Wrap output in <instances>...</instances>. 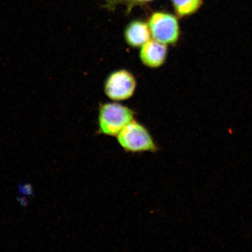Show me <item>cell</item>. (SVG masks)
I'll use <instances>...</instances> for the list:
<instances>
[{"label":"cell","instance_id":"6da1fadb","mask_svg":"<svg viewBox=\"0 0 252 252\" xmlns=\"http://www.w3.org/2000/svg\"><path fill=\"white\" fill-rule=\"evenodd\" d=\"M135 119L134 110L119 102L102 103L97 116V133L116 137L123 128Z\"/></svg>","mask_w":252,"mask_h":252},{"label":"cell","instance_id":"30bf717a","mask_svg":"<svg viewBox=\"0 0 252 252\" xmlns=\"http://www.w3.org/2000/svg\"><path fill=\"white\" fill-rule=\"evenodd\" d=\"M134 1L137 2H146L151 1V0H134Z\"/></svg>","mask_w":252,"mask_h":252},{"label":"cell","instance_id":"5b68a950","mask_svg":"<svg viewBox=\"0 0 252 252\" xmlns=\"http://www.w3.org/2000/svg\"><path fill=\"white\" fill-rule=\"evenodd\" d=\"M139 58L143 64L150 68H158L166 62L168 46L151 38L140 47Z\"/></svg>","mask_w":252,"mask_h":252},{"label":"cell","instance_id":"ba28073f","mask_svg":"<svg viewBox=\"0 0 252 252\" xmlns=\"http://www.w3.org/2000/svg\"><path fill=\"white\" fill-rule=\"evenodd\" d=\"M18 193L25 196L33 197L34 195V189L30 183H24L18 186Z\"/></svg>","mask_w":252,"mask_h":252},{"label":"cell","instance_id":"3957f363","mask_svg":"<svg viewBox=\"0 0 252 252\" xmlns=\"http://www.w3.org/2000/svg\"><path fill=\"white\" fill-rule=\"evenodd\" d=\"M137 84L133 74L126 69H120L112 71L106 78L104 93L113 101H125L133 96Z\"/></svg>","mask_w":252,"mask_h":252},{"label":"cell","instance_id":"7a4b0ae2","mask_svg":"<svg viewBox=\"0 0 252 252\" xmlns=\"http://www.w3.org/2000/svg\"><path fill=\"white\" fill-rule=\"evenodd\" d=\"M116 137L120 147L126 153H156L159 150L148 128L135 119L126 125Z\"/></svg>","mask_w":252,"mask_h":252},{"label":"cell","instance_id":"52a82bcc","mask_svg":"<svg viewBox=\"0 0 252 252\" xmlns=\"http://www.w3.org/2000/svg\"><path fill=\"white\" fill-rule=\"evenodd\" d=\"M179 17H184L196 12L202 4V0H172Z\"/></svg>","mask_w":252,"mask_h":252},{"label":"cell","instance_id":"8992f818","mask_svg":"<svg viewBox=\"0 0 252 252\" xmlns=\"http://www.w3.org/2000/svg\"><path fill=\"white\" fill-rule=\"evenodd\" d=\"M124 35L125 42L132 48H140L151 39L149 24L139 20L128 24L125 28Z\"/></svg>","mask_w":252,"mask_h":252},{"label":"cell","instance_id":"9c48e42d","mask_svg":"<svg viewBox=\"0 0 252 252\" xmlns=\"http://www.w3.org/2000/svg\"><path fill=\"white\" fill-rule=\"evenodd\" d=\"M17 200L20 203L22 207L24 208L28 207V201L27 197L25 196H18L17 198Z\"/></svg>","mask_w":252,"mask_h":252},{"label":"cell","instance_id":"277c9868","mask_svg":"<svg viewBox=\"0 0 252 252\" xmlns=\"http://www.w3.org/2000/svg\"><path fill=\"white\" fill-rule=\"evenodd\" d=\"M148 24L151 38L167 46L174 45L178 42L181 30L174 15L163 12H155L151 15Z\"/></svg>","mask_w":252,"mask_h":252}]
</instances>
